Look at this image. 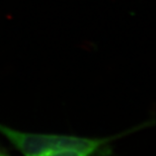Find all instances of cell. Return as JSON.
<instances>
[{
	"mask_svg": "<svg viewBox=\"0 0 156 156\" xmlns=\"http://www.w3.org/2000/svg\"><path fill=\"white\" fill-rule=\"evenodd\" d=\"M146 122L141 126L133 128L116 136L105 138H90L65 134L30 133L15 130L0 123V134L12 147L23 156H43L59 151L74 150L96 156H110L113 154L111 144L122 136L133 133L139 127L147 126Z\"/></svg>",
	"mask_w": 156,
	"mask_h": 156,
	"instance_id": "cell-1",
	"label": "cell"
},
{
	"mask_svg": "<svg viewBox=\"0 0 156 156\" xmlns=\"http://www.w3.org/2000/svg\"><path fill=\"white\" fill-rule=\"evenodd\" d=\"M43 156H96V155L88 154V153H84V152H80V151L66 150V151L54 152V153L46 154V155H43Z\"/></svg>",
	"mask_w": 156,
	"mask_h": 156,
	"instance_id": "cell-2",
	"label": "cell"
},
{
	"mask_svg": "<svg viewBox=\"0 0 156 156\" xmlns=\"http://www.w3.org/2000/svg\"><path fill=\"white\" fill-rule=\"evenodd\" d=\"M0 156H9L6 152H3L2 150H0Z\"/></svg>",
	"mask_w": 156,
	"mask_h": 156,
	"instance_id": "cell-3",
	"label": "cell"
}]
</instances>
